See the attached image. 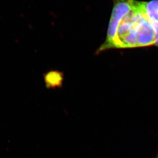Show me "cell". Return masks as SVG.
Returning <instances> with one entry per match:
<instances>
[{
  "instance_id": "obj_5",
  "label": "cell",
  "mask_w": 158,
  "mask_h": 158,
  "mask_svg": "<svg viewBox=\"0 0 158 158\" xmlns=\"http://www.w3.org/2000/svg\"><path fill=\"white\" fill-rule=\"evenodd\" d=\"M151 23H152L153 28L155 29V45L158 46V23L156 22H153Z\"/></svg>"
},
{
  "instance_id": "obj_3",
  "label": "cell",
  "mask_w": 158,
  "mask_h": 158,
  "mask_svg": "<svg viewBox=\"0 0 158 158\" xmlns=\"http://www.w3.org/2000/svg\"><path fill=\"white\" fill-rule=\"evenodd\" d=\"M63 74L59 71H51L44 76L46 87L48 89L59 88L63 85Z\"/></svg>"
},
{
  "instance_id": "obj_2",
  "label": "cell",
  "mask_w": 158,
  "mask_h": 158,
  "mask_svg": "<svg viewBox=\"0 0 158 158\" xmlns=\"http://www.w3.org/2000/svg\"><path fill=\"white\" fill-rule=\"evenodd\" d=\"M136 23V12L132 8L131 11L123 19L119 25L115 48L138 47Z\"/></svg>"
},
{
  "instance_id": "obj_4",
  "label": "cell",
  "mask_w": 158,
  "mask_h": 158,
  "mask_svg": "<svg viewBox=\"0 0 158 158\" xmlns=\"http://www.w3.org/2000/svg\"><path fill=\"white\" fill-rule=\"evenodd\" d=\"M144 12L151 22L158 23V0L144 2Z\"/></svg>"
},
{
  "instance_id": "obj_1",
  "label": "cell",
  "mask_w": 158,
  "mask_h": 158,
  "mask_svg": "<svg viewBox=\"0 0 158 158\" xmlns=\"http://www.w3.org/2000/svg\"><path fill=\"white\" fill-rule=\"evenodd\" d=\"M132 10L131 0H115L108 27L104 42L97 51V53L115 48L117 31L123 19Z\"/></svg>"
}]
</instances>
